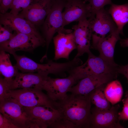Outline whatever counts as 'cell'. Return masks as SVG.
Masks as SVG:
<instances>
[{
    "instance_id": "14",
    "label": "cell",
    "mask_w": 128,
    "mask_h": 128,
    "mask_svg": "<svg viewBox=\"0 0 128 128\" xmlns=\"http://www.w3.org/2000/svg\"><path fill=\"white\" fill-rule=\"evenodd\" d=\"M90 18L78 22L73 26V32L76 46L77 53L75 57H79L85 53L91 51L90 40L92 38L91 20Z\"/></svg>"
},
{
    "instance_id": "9",
    "label": "cell",
    "mask_w": 128,
    "mask_h": 128,
    "mask_svg": "<svg viewBox=\"0 0 128 128\" xmlns=\"http://www.w3.org/2000/svg\"><path fill=\"white\" fill-rule=\"evenodd\" d=\"M77 81L72 76L63 78H53L48 76L43 87L47 95L52 101H59L64 99L67 93Z\"/></svg>"
},
{
    "instance_id": "21",
    "label": "cell",
    "mask_w": 128,
    "mask_h": 128,
    "mask_svg": "<svg viewBox=\"0 0 128 128\" xmlns=\"http://www.w3.org/2000/svg\"><path fill=\"white\" fill-rule=\"evenodd\" d=\"M6 52L0 50V73L5 79L12 82L18 72V70L15 65H13L10 56Z\"/></svg>"
},
{
    "instance_id": "7",
    "label": "cell",
    "mask_w": 128,
    "mask_h": 128,
    "mask_svg": "<svg viewBox=\"0 0 128 128\" xmlns=\"http://www.w3.org/2000/svg\"><path fill=\"white\" fill-rule=\"evenodd\" d=\"M119 105H113L107 110L96 106L91 109L90 128H123L119 119Z\"/></svg>"
},
{
    "instance_id": "10",
    "label": "cell",
    "mask_w": 128,
    "mask_h": 128,
    "mask_svg": "<svg viewBox=\"0 0 128 128\" xmlns=\"http://www.w3.org/2000/svg\"><path fill=\"white\" fill-rule=\"evenodd\" d=\"M23 107L29 117L38 128H48L53 122L63 116L58 109L50 106Z\"/></svg>"
},
{
    "instance_id": "23",
    "label": "cell",
    "mask_w": 128,
    "mask_h": 128,
    "mask_svg": "<svg viewBox=\"0 0 128 128\" xmlns=\"http://www.w3.org/2000/svg\"><path fill=\"white\" fill-rule=\"evenodd\" d=\"M106 84L99 86L90 93L91 103L101 109H108L111 107L110 103L106 99L104 92Z\"/></svg>"
},
{
    "instance_id": "5",
    "label": "cell",
    "mask_w": 128,
    "mask_h": 128,
    "mask_svg": "<svg viewBox=\"0 0 128 128\" xmlns=\"http://www.w3.org/2000/svg\"><path fill=\"white\" fill-rule=\"evenodd\" d=\"M42 90L37 88L10 90H9L8 95L23 107L48 105L57 109V102L50 100Z\"/></svg>"
},
{
    "instance_id": "1",
    "label": "cell",
    "mask_w": 128,
    "mask_h": 128,
    "mask_svg": "<svg viewBox=\"0 0 128 128\" xmlns=\"http://www.w3.org/2000/svg\"><path fill=\"white\" fill-rule=\"evenodd\" d=\"M56 102L63 116L78 128H90L91 103L90 94H67L63 100Z\"/></svg>"
},
{
    "instance_id": "31",
    "label": "cell",
    "mask_w": 128,
    "mask_h": 128,
    "mask_svg": "<svg viewBox=\"0 0 128 128\" xmlns=\"http://www.w3.org/2000/svg\"><path fill=\"white\" fill-rule=\"evenodd\" d=\"M13 0H1L0 1V12L4 14L7 12L10 8Z\"/></svg>"
},
{
    "instance_id": "28",
    "label": "cell",
    "mask_w": 128,
    "mask_h": 128,
    "mask_svg": "<svg viewBox=\"0 0 128 128\" xmlns=\"http://www.w3.org/2000/svg\"><path fill=\"white\" fill-rule=\"evenodd\" d=\"M13 32L0 24V44L9 40L17 33Z\"/></svg>"
},
{
    "instance_id": "12",
    "label": "cell",
    "mask_w": 128,
    "mask_h": 128,
    "mask_svg": "<svg viewBox=\"0 0 128 128\" xmlns=\"http://www.w3.org/2000/svg\"><path fill=\"white\" fill-rule=\"evenodd\" d=\"M62 15L64 26L93 18L90 6L82 0H66Z\"/></svg>"
},
{
    "instance_id": "3",
    "label": "cell",
    "mask_w": 128,
    "mask_h": 128,
    "mask_svg": "<svg viewBox=\"0 0 128 128\" xmlns=\"http://www.w3.org/2000/svg\"><path fill=\"white\" fill-rule=\"evenodd\" d=\"M88 54V59L84 64L74 68L68 72L77 81L93 74L118 73V64H111L100 56L94 55L91 51Z\"/></svg>"
},
{
    "instance_id": "26",
    "label": "cell",
    "mask_w": 128,
    "mask_h": 128,
    "mask_svg": "<svg viewBox=\"0 0 128 128\" xmlns=\"http://www.w3.org/2000/svg\"><path fill=\"white\" fill-rule=\"evenodd\" d=\"M48 128H78V126L63 116L51 124Z\"/></svg>"
},
{
    "instance_id": "6",
    "label": "cell",
    "mask_w": 128,
    "mask_h": 128,
    "mask_svg": "<svg viewBox=\"0 0 128 128\" xmlns=\"http://www.w3.org/2000/svg\"><path fill=\"white\" fill-rule=\"evenodd\" d=\"M0 24L11 31L28 35L45 43V40L37 27L19 15L9 12L0 14Z\"/></svg>"
},
{
    "instance_id": "17",
    "label": "cell",
    "mask_w": 128,
    "mask_h": 128,
    "mask_svg": "<svg viewBox=\"0 0 128 128\" xmlns=\"http://www.w3.org/2000/svg\"><path fill=\"white\" fill-rule=\"evenodd\" d=\"M92 37L103 38L118 30L108 10L103 8L96 13L91 20Z\"/></svg>"
},
{
    "instance_id": "8",
    "label": "cell",
    "mask_w": 128,
    "mask_h": 128,
    "mask_svg": "<svg viewBox=\"0 0 128 128\" xmlns=\"http://www.w3.org/2000/svg\"><path fill=\"white\" fill-rule=\"evenodd\" d=\"M16 61L15 65L18 70L22 73L37 72L46 76L49 74H58L60 70L58 63L51 60L46 64L37 63L24 55H13Z\"/></svg>"
},
{
    "instance_id": "33",
    "label": "cell",
    "mask_w": 128,
    "mask_h": 128,
    "mask_svg": "<svg viewBox=\"0 0 128 128\" xmlns=\"http://www.w3.org/2000/svg\"><path fill=\"white\" fill-rule=\"evenodd\" d=\"M120 44L121 46L123 47H128V38L121 39Z\"/></svg>"
},
{
    "instance_id": "2",
    "label": "cell",
    "mask_w": 128,
    "mask_h": 128,
    "mask_svg": "<svg viewBox=\"0 0 128 128\" xmlns=\"http://www.w3.org/2000/svg\"><path fill=\"white\" fill-rule=\"evenodd\" d=\"M66 0H51L50 10L42 26L43 37L46 46V53L43 57H47L50 44L56 33H69L72 30L64 28L62 11L64 8Z\"/></svg>"
},
{
    "instance_id": "4",
    "label": "cell",
    "mask_w": 128,
    "mask_h": 128,
    "mask_svg": "<svg viewBox=\"0 0 128 128\" xmlns=\"http://www.w3.org/2000/svg\"><path fill=\"white\" fill-rule=\"evenodd\" d=\"M0 113L18 128H38L23 107L10 97L0 102Z\"/></svg>"
},
{
    "instance_id": "13",
    "label": "cell",
    "mask_w": 128,
    "mask_h": 128,
    "mask_svg": "<svg viewBox=\"0 0 128 128\" xmlns=\"http://www.w3.org/2000/svg\"><path fill=\"white\" fill-rule=\"evenodd\" d=\"M44 43L24 34L17 33L8 41L0 44V50L12 55L18 51L31 52Z\"/></svg>"
},
{
    "instance_id": "25",
    "label": "cell",
    "mask_w": 128,
    "mask_h": 128,
    "mask_svg": "<svg viewBox=\"0 0 128 128\" xmlns=\"http://www.w3.org/2000/svg\"><path fill=\"white\" fill-rule=\"evenodd\" d=\"M84 1L86 3H88L91 8L93 17L95 16L96 12L104 8L105 5H111L112 4L111 0H84Z\"/></svg>"
},
{
    "instance_id": "22",
    "label": "cell",
    "mask_w": 128,
    "mask_h": 128,
    "mask_svg": "<svg viewBox=\"0 0 128 128\" xmlns=\"http://www.w3.org/2000/svg\"><path fill=\"white\" fill-rule=\"evenodd\" d=\"M104 92L108 101L112 105H114L121 101L123 91L120 82L117 80H114L106 84Z\"/></svg>"
},
{
    "instance_id": "32",
    "label": "cell",
    "mask_w": 128,
    "mask_h": 128,
    "mask_svg": "<svg viewBox=\"0 0 128 128\" xmlns=\"http://www.w3.org/2000/svg\"><path fill=\"white\" fill-rule=\"evenodd\" d=\"M117 70L118 73L124 75L128 81V64L125 65H119Z\"/></svg>"
},
{
    "instance_id": "18",
    "label": "cell",
    "mask_w": 128,
    "mask_h": 128,
    "mask_svg": "<svg viewBox=\"0 0 128 128\" xmlns=\"http://www.w3.org/2000/svg\"><path fill=\"white\" fill-rule=\"evenodd\" d=\"M48 76L38 73L18 72L12 81L10 90L18 88H37L43 90V85Z\"/></svg>"
},
{
    "instance_id": "30",
    "label": "cell",
    "mask_w": 128,
    "mask_h": 128,
    "mask_svg": "<svg viewBox=\"0 0 128 128\" xmlns=\"http://www.w3.org/2000/svg\"><path fill=\"white\" fill-rule=\"evenodd\" d=\"M0 128H18L0 113Z\"/></svg>"
},
{
    "instance_id": "27",
    "label": "cell",
    "mask_w": 128,
    "mask_h": 128,
    "mask_svg": "<svg viewBox=\"0 0 128 128\" xmlns=\"http://www.w3.org/2000/svg\"><path fill=\"white\" fill-rule=\"evenodd\" d=\"M12 82L4 78H0V102L9 97L8 93L10 90V86Z\"/></svg>"
},
{
    "instance_id": "20",
    "label": "cell",
    "mask_w": 128,
    "mask_h": 128,
    "mask_svg": "<svg viewBox=\"0 0 128 128\" xmlns=\"http://www.w3.org/2000/svg\"><path fill=\"white\" fill-rule=\"evenodd\" d=\"M108 11L116 24L118 31L123 35V27L128 23V4L120 5L112 3Z\"/></svg>"
},
{
    "instance_id": "29",
    "label": "cell",
    "mask_w": 128,
    "mask_h": 128,
    "mask_svg": "<svg viewBox=\"0 0 128 128\" xmlns=\"http://www.w3.org/2000/svg\"><path fill=\"white\" fill-rule=\"evenodd\" d=\"M123 106L122 111L118 113L120 120H128V92L126 98L123 100Z\"/></svg>"
},
{
    "instance_id": "16",
    "label": "cell",
    "mask_w": 128,
    "mask_h": 128,
    "mask_svg": "<svg viewBox=\"0 0 128 128\" xmlns=\"http://www.w3.org/2000/svg\"><path fill=\"white\" fill-rule=\"evenodd\" d=\"M118 30L103 38L92 37V43L90 48L97 50L99 56L110 63L116 65L114 56L115 46L117 42L121 39Z\"/></svg>"
},
{
    "instance_id": "11",
    "label": "cell",
    "mask_w": 128,
    "mask_h": 128,
    "mask_svg": "<svg viewBox=\"0 0 128 128\" xmlns=\"http://www.w3.org/2000/svg\"><path fill=\"white\" fill-rule=\"evenodd\" d=\"M117 75L116 74L103 73L88 76L79 80L69 92L75 95L88 94L99 86L115 79Z\"/></svg>"
},
{
    "instance_id": "15",
    "label": "cell",
    "mask_w": 128,
    "mask_h": 128,
    "mask_svg": "<svg viewBox=\"0 0 128 128\" xmlns=\"http://www.w3.org/2000/svg\"><path fill=\"white\" fill-rule=\"evenodd\" d=\"M51 6V0H33L18 14L37 27L42 26Z\"/></svg>"
},
{
    "instance_id": "19",
    "label": "cell",
    "mask_w": 128,
    "mask_h": 128,
    "mask_svg": "<svg viewBox=\"0 0 128 128\" xmlns=\"http://www.w3.org/2000/svg\"><path fill=\"white\" fill-rule=\"evenodd\" d=\"M53 39L55 47L54 60H56L61 58L69 59L71 53L76 49L73 32L58 33Z\"/></svg>"
},
{
    "instance_id": "24",
    "label": "cell",
    "mask_w": 128,
    "mask_h": 128,
    "mask_svg": "<svg viewBox=\"0 0 128 128\" xmlns=\"http://www.w3.org/2000/svg\"><path fill=\"white\" fill-rule=\"evenodd\" d=\"M33 0H13L10 13L17 15L22 10L28 7Z\"/></svg>"
}]
</instances>
